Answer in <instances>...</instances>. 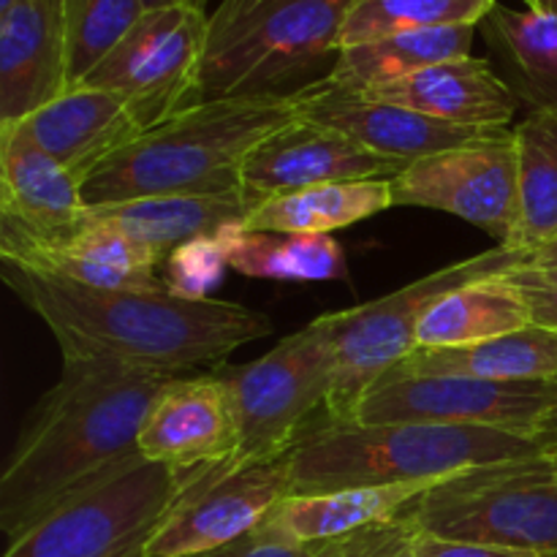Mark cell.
Here are the masks:
<instances>
[{
	"label": "cell",
	"mask_w": 557,
	"mask_h": 557,
	"mask_svg": "<svg viewBox=\"0 0 557 557\" xmlns=\"http://www.w3.org/2000/svg\"><path fill=\"white\" fill-rule=\"evenodd\" d=\"M417 557H542L536 553L511 547H495V544L476 542H455V539L430 536V533H417L411 542Z\"/></svg>",
	"instance_id": "37"
},
{
	"label": "cell",
	"mask_w": 557,
	"mask_h": 557,
	"mask_svg": "<svg viewBox=\"0 0 557 557\" xmlns=\"http://www.w3.org/2000/svg\"><path fill=\"white\" fill-rule=\"evenodd\" d=\"M292 495L288 457L259 466H212L185 490L150 544V557H190L261 525Z\"/></svg>",
	"instance_id": "14"
},
{
	"label": "cell",
	"mask_w": 557,
	"mask_h": 557,
	"mask_svg": "<svg viewBox=\"0 0 557 557\" xmlns=\"http://www.w3.org/2000/svg\"><path fill=\"white\" fill-rule=\"evenodd\" d=\"M228 248L223 234L190 239L180 245L163 261V286L183 299H210L228 270Z\"/></svg>",
	"instance_id": "33"
},
{
	"label": "cell",
	"mask_w": 557,
	"mask_h": 557,
	"mask_svg": "<svg viewBox=\"0 0 557 557\" xmlns=\"http://www.w3.org/2000/svg\"><path fill=\"white\" fill-rule=\"evenodd\" d=\"M525 259V250L495 245L493 250L430 272L373 302L319 315L335 354V381L319 428H343L354 422L364 395L408 354L417 351L419 321L435 299L466 283L504 275Z\"/></svg>",
	"instance_id": "6"
},
{
	"label": "cell",
	"mask_w": 557,
	"mask_h": 557,
	"mask_svg": "<svg viewBox=\"0 0 557 557\" xmlns=\"http://www.w3.org/2000/svg\"><path fill=\"white\" fill-rule=\"evenodd\" d=\"M406 166L357 145L341 131L297 117L250 150L239 169V183L250 199L264 201L313 185L392 180Z\"/></svg>",
	"instance_id": "15"
},
{
	"label": "cell",
	"mask_w": 557,
	"mask_h": 557,
	"mask_svg": "<svg viewBox=\"0 0 557 557\" xmlns=\"http://www.w3.org/2000/svg\"><path fill=\"white\" fill-rule=\"evenodd\" d=\"M479 36L520 103L557 114V16L495 3L479 22Z\"/></svg>",
	"instance_id": "23"
},
{
	"label": "cell",
	"mask_w": 557,
	"mask_h": 557,
	"mask_svg": "<svg viewBox=\"0 0 557 557\" xmlns=\"http://www.w3.org/2000/svg\"><path fill=\"white\" fill-rule=\"evenodd\" d=\"M63 0H20L0 16V128L69 90Z\"/></svg>",
	"instance_id": "18"
},
{
	"label": "cell",
	"mask_w": 557,
	"mask_h": 557,
	"mask_svg": "<svg viewBox=\"0 0 557 557\" xmlns=\"http://www.w3.org/2000/svg\"><path fill=\"white\" fill-rule=\"evenodd\" d=\"M438 482L386 484V487H348L332 493L288 495L267 520L305 544H324L351 536L381 522L400 520L408 506Z\"/></svg>",
	"instance_id": "25"
},
{
	"label": "cell",
	"mask_w": 557,
	"mask_h": 557,
	"mask_svg": "<svg viewBox=\"0 0 557 557\" xmlns=\"http://www.w3.org/2000/svg\"><path fill=\"white\" fill-rule=\"evenodd\" d=\"M553 406L544 381H482L462 375L381 379L351 424H466L536 438Z\"/></svg>",
	"instance_id": "11"
},
{
	"label": "cell",
	"mask_w": 557,
	"mask_h": 557,
	"mask_svg": "<svg viewBox=\"0 0 557 557\" xmlns=\"http://www.w3.org/2000/svg\"><path fill=\"white\" fill-rule=\"evenodd\" d=\"M207 27V11L188 5L145 11L82 85L114 92L123 98L141 131L156 128L199 103Z\"/></svg>",
	"instance_id": "10"
},
{
	"label": "cell",
	"mask_w": 557,
	"mask_h": 557,
	"mask_svg": "<svg viewBox=\"0 0 557 557\" xmlns=\"http://www.w3.org/2000/svg\"><path fill=\"white\" fill-rule=\"evenodd\" d=\"M174 375L98 359H63L0 476V528L9 539L65 500L141 462L147 411Z\"/></svg>",
	"instance_id": "1"
},
{
	"label": "cell",
	"mask_w": 557,
	"mask_h": 557,
	"mask_svg": "<svg viewBox=\"0 0 557 557\" xmlns=\"http://www.w3.org/2000/svg\"><path fill=\"white\" fill-rule=\"evenodd\" d=\"M417 533L557 555V468L549 455L490 462L441 479L408 506Z\"/></svg>",
	"instance_id": "7"
},
{
	"label": "cell",
	"mask_w": 557,
	"mask_h": 557,
	"mask_svg": "<svg viewBox=\"0 0 557 557\" xmlns=\"http://www.w3.org/2000/svg\"><path fill=\"white\" fill-rule=\"evenodd\" d=\"M302 117L341 131L357 145L403 163H413L419 158L506 131L444 123V120L428 117V114L411 112V109L395 107V103L364 98L362 92L332 85L326 76L305 85Z\"/></svg>",
	"instance_id": "17"
},
{
	"label": "cell",
	"mask_w": 557,
	"mask_h": 557,
	"mask_svg": "<svg viewBox=\"0 0 557 557\" xmlns=\"http://www.w3.org/2000/svg\"><path fill=\"white\" fill-rule=\"evenodd\" d=\"M16 3H20V0H0V16H3V14H9V11L14 9Z\"/></svg>",
	"instance_id": "41"
},
{
	"label": "cell",
	"mask_w": 557,
	"mask_h": 557,
	"mask_svg": "<svg viewBox=\"0 0 557 557\" xmlns=\"http://www.w3.org/2000/svg\"><path fill=\"white\" fill-rule=\"evenodd\" d=\"M408 375H462L482 381H549L557 379V330L531 324L490 341L455 348H417L384 379Z\"/></svg>",
	"instance_id": "22"
},
{
	"label": "cell",
	"mask_w": 557,
	"mask_h": 557,
	"mask_svg": "<svg viewBox=\"0 0 557 557\" xmlns=\"http://www.w3.org/2000/svg\"><path fill=\"white\" fill-rule=\"evenodd\" d=\"M389 180H354L277 194L261 201L245 221V232L332 234L351 223L368 221L389 210Z\"/></svg>",
	"instance_id": "26"
},
{
	"label": "cell",
	"mask_w": 557,
	"mask_h": 557,
	"mask_svg": "<svg viewBox=\"0 0 557 557\" xmlns=\"http://www.w3.org/2000/svg\"><path fill=\"white\" fill-rule=\"evenodd\" d=\"M259 205L261 201L250 199L245 190H237L218 196H152L87 207V212L166 259L174 248L190 239L218 237L226 228L245 226Z\"/></svg>",
	"instance_id": "21"
},
{
	"label": "cell",
	"mask_w": 557,
	"mask_h": 557,
	"mask_svg": "<svg viewBox=\"0 0 557 557\" xmlns=\"http://www.w3.org/2000/svg\"><path fill=\"white\" fill-rule=\"evenodd\" d=\"M392 557H417V553H413V547H411V544H406V547H403V549H397V553L392 555Z\"/></svg>",
	"instance_id": "42"
},
{
	"label": "cell",
	"mask_w": 557,
	"mask_h": 557,
	"mask_svg": "<svg viewBox=\"0 0 557 557\" xmlns=\"http://www.w3.org/2000/svg\"><path fill=\"white\" fill-rule=\"evenodd\" d=\"M500 277L522 294L533 324L557 330V253H528L522 264L511 267Z\"/></svg>",
	"instance_id": "34"
},
{
	"label": "cell",
	"mask_w": 557,
	"mask_h": 557,
	"mask_svg": "<svg viewBox=\"0 0 557 557\" xmlns=\"http://www.w3.org/2000/svg\"><path fill=\"white\" fill-rule=\"evenodd\" d=\"M0 277L47 324L63 359H98L180 375L228 359L272 332V321L223 299L92 288L0 261Z\"/></svg>",
	"instance_id": "2"
},
{
	"label": "cell",
	"mask_w": 557,
	"mask_h": 557,
	"mask_svg": "<svg viewBox=\"0 0 557 557\" xmlns=\"http://www.w3.org/2000/svg\"><path fill=\"white\" fill-rule=\"evenodd\" d=\"M533 315L522 294L500 275L457 286L424 310L417 348H455L490 341L531 326Z\"/></svg>",
	"instance_id": "27"
},
{
	"label": "cell",
	"mask_w": 557,
	"mask_h": 557,
	"mask_svg": "<svg viewBox=\"0 0 557 557\" xmlns=\"http://www.w3.org/2000/svg\"><path fill=\"white\" fill-rule=\"evenodd\" d=\"M392 183V205L424 207L468 221L495 239L515 243L517 147L515 128L408 163Z\"/></svg>",
	"instance_id": "12"
},
{
	"label": "cell",
	"mask_w": 557,
	"mask_h": 557,
	"mask_svg": "<svg viewBox=\"0 0 557 557\" xmlns=\"http://www.w3.org/2000/svg\"><path fill=\"white\" fill-rule=\"evenodd\" d=\"M228 264L245 277L283 283L346 281L348 267L341 243L330 234H275L245 232L234 226L223 232Z\"/></svg>",
	"instance_id": "30"
},
{
	"label": "cell",
	"mask_w": 557,
	"mask_h": 557,
	"mask_svg": "<svg viewBox=\"0 0 557 557\" xmlns=\"http://www.w3.org/2000/svg\"><path fill=\"white\" fill-rule=\"evenodd\" d=\"M82 183L33 145L20 125L0 128V261L27 264L79 234Z\"/></svg>",
	"instance_id": "13"
},
{
	"label": "cell",
	"mask_w": 557,
	"mask_h": 557,
	"mask_svg": "<svg viewBox=\"0 0 557 557\" xmlns=\"http://www.w3.org/2000/svg\"><path fill=\"white\" fill-rule=\"evenodd\" d=\"M517 228L511 250L539 253L557 243V114L531 112L515 125Z\"/></svg>",
	"instance_id": "29"
},
{
	"label": "cell",
	"mask_w": 557,
	"mask_h": 557,
	"mask_svg": "<svg viewBox=\"0 0 557 557\" xmlns=\"http://www.w3.org/2000/svg\"><path fill=\"white\" fill-rule=\"evenodd\" d=\"M232 397L237 455L226 466H259L288 457L324 417L335 381V354L319 319L283 337L264 357L215 370Z\"/></svg>",
	"instance_id": "8"
},
{
	"label": "cell",
	"mask_w": 557,
	"mask_h": 557,
	"mask_svg": "<svg viewBox=\"0 0 557 557\" xmlns=\"http://www.w3.org/2000/svg\"><path fill=\"white\" fill-rule=\"evenodd\" d=\"M498 0H351L341 30V49L408 30L476 25Z\"/></svg>",
	"instance_id": "31"
},
{
	"label": "cell",
	"mask_w": 557,
	"mask_h": 557,
	"mask_svg": "<svg viewBox=\"0 0 557 557\" xmlns=\"http://www.w3.org/2000/svg\"><path fill=\"white\" fill-rule=\"evenodd\" d=\"M141 5H145V11L172 9V5H188V9L205 11L207 9V0H141Z\"/></svg>",
	"instance_id": "39"
},
{
	"label": "cell",
	"mask_w": 557,
	"mask_h": 557,
	"mask_svg": "<svg viewBox=\"0 0 557 557\" xmlns=\"http://www.w3.org/2000/svg\"><path fill=\"white\" fill-rule=\"evenodd\" d=\"M357 92L468 128H509L522 107L495 65L473 54L428 65L411 76Z\"/></svg>",
	"instance_id": "20"
},
{
	"label": "cell",
	"mask_w": 557,
	"mask_h": 557,
	"mask_svg": "<svg viewBox=\"0 0 557 557\" xmlns=\"http://www.w3.org/2000/svg\"><path fill=\"white\" fill-rule=\"evenodd\" d=\"M539 253H557V243H555V245H549V248L539 250Z\"/></svg>",
	"instance_id": "43"
},
{
	"label": "cell",
	"mask_w": 557,
	"mask_h": 557,
	"mask_svg": "<svg viewBox=\"0 0 557 557\" xmlns=\"http://www.w3.org/2000/svg\"><path fill=\"white\" fill-rule=\"evenodd\" d=\"M163 261L166 259L161 253L87 212L85 226L74 239L16 267L92 288L158 292L166 288L163 277H158V267H163Z\"/></svg>",
	"instance_id": "24"
},
{
	"label": "cell",
	"mask_w": 557,
	"mask_h": 557,
	"mask_svg": "<svg viewBox=\"0 0 557 557\" xmlns=\"http://www.w3.org/2000/svg\"><path fill=\"white\" fill-rule=\"evenodd\" d=\"M302 101L305 87L194 103L109 158L82 185L87 207L152 196L237 194L245 158L261 139L302 117Z\"/></svg>",
	"instance_id": "3"
},
{
	"label": "cell",
	"mask_w": 557,
	"mask_h": 557,
	"mask_svg": "<svg viewBox=\"0 0 557 557\" xmlns=\"http://www.w3.org/2000/svg\"><path fill=\"white\" fill-rule=\"evenodd\" d=\"M542 455L536 441L466 424H343L315 428L288 455L292 495L441 482L490 462Z\"/></svg>",
	"instance_id": "4"
},
{
	"label": "cell",
	"mask_w": 557,
	"mask_h": 557,
	"mask_svg": "<svg viewBox=\"0 0 557 557\" xmlns=\"http://www.w3.org/2000/svg\"><path fill=\"white\" fill-rule=\"evenodd\" d=\"M20 125L33 145L69 169L82 185L145 131L125 101L101 87L76 85Z\"/></svg>",
	"instance_id": "19"
},
{
	"label": "cell",
	"mask_w": 557,
	"mask_h": 557,
	"mask_svg": "<svg viewBox=\"0 0 557 557\" xmlns=\"http://www.w3.org/2000/svg\"><path fill=\"white\" fill-rule=\"evenodd\" d=\"M553 460H555V468H557V457H553Z\"/></svg>",
	"instance_id": "44"
},
{
	"label": "cell",
	"mask_w": 557,
	"mask_h": 557,
	"mask_svg": "<svg viewBox=\"0 0 557 557\" xmlns=\"http://www.w3.org/2000/svg\"><path fill=\"white\" fill-rule=\"evenodd\" d=\"M413 536H417V528L403 515L395 522H381V525L364 528L351 536L324 542L315 557H392L397 549L411 544Z\"/></svg>",
	"instance_id": "35"
},
{
	"label": "cell",
	"mask_w": 557,
	"mask_h": 557,
	"mask_svg": "<svg viewBox=\"0 0 557 557\" xmlns=\"http://www.w3.org/2000/svg\"><path fill=\"white\" fill-rule=\"evenodd\" d=\"M145 14L141 0H63L69 85L76 87Z\"/></svg>",
	"instance_id": "32"
},
{
	"label": "cell",
	"mask_w": 557,
	"mask_h": 557,
	"mask_svg": "<svg viewBox=\"0 0 557 557\" xmlns=\"http://www.w3.org/2000/svg\"><path fill=\"white\" fill-rule=\"evenodd\" d=\"M476 30V25L408 30L346 47L335 54V63H332L326 79L346 90H368V87L397 82L403 76L428 69V65L468 58Z\"/></svg>",
	"instance_id": "28"
},
{
	"label": "cell",
	"mask_w": 557,
	"mask_h": 557,
	"mask_svg": "<svg viewBox=\"0 0 557 557\" xmlns=\"http://www.w3.org/2000/svg\"><path fill=\"white\" fill-rule=\"evenodd\" d=\"M549 386H553V406H549L547 417H544L542 428H539L536 433V446L542 455H549V457H557V379L549 381Z\"/></svg>",
	"instance_id": "38"
},
{
	"label": "cell",
	"mask_w": 557,
	"mask_h": 557,
	"mask_svg": "<svg viewBox=\"0 0 557 557\" xmlns=\"http://www.w3.org/2000/svg\"><path fill=\"white\" fill-rule=\"evenodd\" d=\"M205 471L136 462L16 533L3 557H150L156 533Z\"/></svg>",
	"instance_id": "9"
},
{
	"label": "cell",
	"mask_w": 557,
	"mask_h": 557,
	"mask_svg": "<svg viewBox=\"0 0 557 557\" xmlns=\"http://www.w3.org/2000/svg\"><path fill=\"white\" fill-rule=\"evenodd\" d=\"M237 419L221 375H174L147 411L139 451L147 462L174 471L232 462L237 455Z\"/></svg>",
	"instance_id": "16"
},
{
	"label": "cell",
	"mask_w": 557,
	"mask_h": 557,
	"mask_svg": "<svg viewBox=\"0 0 557 557\" xmlns=\"http://www.w3.org/2000/svg\"><path fill=\"white\" fill-rule=\"evenodd\" d=\"M351 0H221L210 14L199 101L294 92L341 52Z\"/></svg>",
	"instance_id": "5"
},
{
	"label": "cell",
	"mask_w": 557,
	"mask_h": 557,
	"mask_svg": "<svg viewBox=\"0 0 557 557\" xmlns=\"http://www.w3.org/2000/svg\"><path fill=\"white\" fill-rule=\"evenodd\" d=\"M321 544H305L283 533L281 528L272 525L270 520H261L253 531L223 547L210 549V553L190 555V557H315Z\"/></svg>",
	"instance_id": "36"
},
{
	"label": "cell",
	"mask_w": 557,
	"mask_h": 557,
	"mask_svg": "<svg viewBox=\"0 0 557 557\" xmlns=\"http://www.w3.org/2000/svg\"><path fill=\"white\" fill-rule=\"evenodd\" d=\"M522 3H525V9L539 11V14L557 16V0H522Z\"/></svg>",
	"instance_id": "40"
}]
</instances>
